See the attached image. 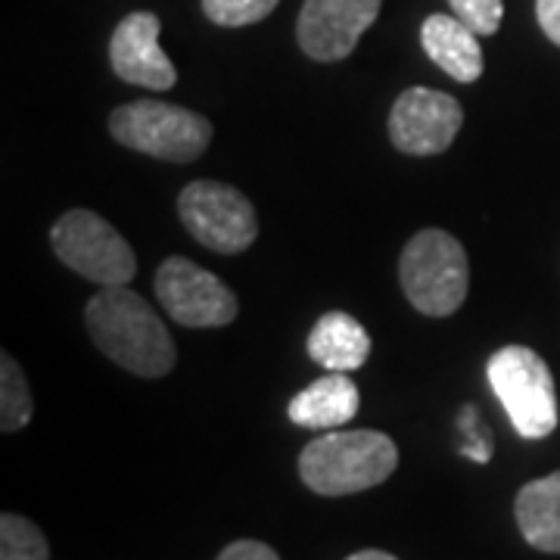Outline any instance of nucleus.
I'll list each match as a JSON object with an SVG mask.
<instances>
[{"label": "nucleus", "mask_w": 560, "mask_h": 560, "mask_svg": "<svg viewBox=\"0 0 560 560\" xmlns=\"http://www.w3.org/2000/svg\"><path fill=\"white\" fill-rule=\"evenodd\" d=\"M84 324L103 355L138 377H165L178 361V346L156 308L128 287H103L88 302Z\"/></svg>", "instance_id": "obj_1"}, {"label": "nucleus", "mask_w": 560, "mask_h": 560, "mask_svg": "<svg viewBox=\"0 0 560 560\" xmlns=\"http://www.w3.org/2000/svg\"><path fill=\"white\" fill-rule=\"evenodd\" d=\"M399 467V448L381 430H330L300 455L302 482L318 495H355L386 482Z\"/></svg>", "instance_id": "obj_2"}, {"label": "nucleus", "mask_w": 560, "mask_h": 560, "mask_svg": "<svg viewBox=\"0 0 560 560\" xmlns=\"http://www.w3.org/2000/svg\"><path fill=\"white\" fill-rule=\"evenodd\" d=\"M399 283L405 300L427 318L455 315L470 287L467 253L448 231L427 228L405 243L399 259Z\"/></svg>", "instance_id": "obj_3"}, {"label": "nucleus", "mask_w": 560, "mask_h": 560, "mask_svg": "<svg viewBox=\"0 0 560 560\" xmlns=\"http://www.w3.org/2000/svg\"><path fill=\"white\" fill-rule=\"evenodd\" d=\"M486 381L523 440H545L558 430V389L539 352L504 346L486 364Z\"/></svg>", "instance_id": "obj_4"}, {"label": "nucleus", "mask_w": 560, "mask_h": 560, "mask_svg": "<svg viewBox=\"0 0 560 560\" xmlns=\"http://www.w3.org/2000/svg\"><path fill=\"white\" fill-rule=\"evenodd\" d=\"M109 131L121 147L165 162H194L212 143V121L162 101H135L113 109Z\"/></svg>", "instance_id": "obj_5"}, {"label": "nucleus", "mask_w": 560, "mask_h": 560, "mask_svg": "<svg viewBox=\"0 0 560 560\" xmlns=\"http://www.w3.org/2000/svg\"><path fill=\"white\" fill-rule=\"evenodd\" d=\"M57 259L81 278L101 287H128L138 275V259L119 231L91 209H69L50 231Z\"/></svg>", "instance_id": "obj_6"}, {"label": "nucleus", "mask_w": 560, "mask_h": 560, "mask_svg": "<svg viewBox=\"0 0 560 560\" xmlns=\"http://www.w3.org/2000/svg\"><path fill=\"white\" fill-rule=\"evenodd\" d=\"M178 219L194 241L219 256H237L259 237L256 206L221 180L187 184L178 197Z\"/></svg>", "instance_id": "obj_7"}, {"label": "nucleus", "mask_w": 560, "mask_h": 560, "mask_svg": "<svg viewBox=\"0 0 560 560\" xmlns=\"http://www.w3.org/2000/svg\"><path fill=\"white\" fill-rule=\"evenodd\" d=\"M156 300L168 312V318L194 330L224 327L241 315V302L224 287V280L184 256H172L160 265Z\"/></svg>", "instance_id": "obj_8"}, {"label": "nucleus", "mask_w": 560, "mask_h": 560, "mask_svg": "<svg viewBox=\"0 0 560 560\" xmlns=\"http://www.w3.org/2000/svg\"><path fill=\"white\" fill-rule=\"evenodd\" d=\"M464 125V109L452 94L433 88H408L393 103L389 140L408 156H436L445 153Z\"/></svg>", "instance_id": "obj_9"}, {"label": "nucleus", "mask_w": 560, "mask_h": 560, "mask_svg": "<svg viewBox=\"0 0 560 560\" xmlns=\"http://www.w3.org/2000/svg\"><path fill=\"white\" fill-rule=\"evenodd\" d=\"M383 0H305L296 22V38L315 62L346 60L361 35L377 22Z\"/></svg>", "instance_id": "obj_10"}, {"label": "nucleus", "mask_w": 560, "mask_h": 560, "mask_svg": "<svg viewBox=\"0 0 560 560\" xmlns=\"http://www.w3.org/2000/svg\"><path fill=\"white\" fill-rule=\"evenodd\" d=\"M160 16L150 10H138L116 25L113 40H109V62L121 81L150 88V91L175 88L178 69L160 47Z\"/></svg>", "instance_id": "obj_11"}, {"label": "nucleus", "mask_w": 560, "mask_h": 560, "mask_svg": "<svg viewBox=\"0 0 560 560\" xmlns=\"http://www.w3.org/2000/svg\"><path fill=\"white\" fill-rule=\"evenodd\" d=\"M359 405L361 396L355 381L340 371H327L290 399L287 415L305 430H337L359 415Z\"/></svg>", "instance_id": "obj_12"}, {"label": "nucleus", "mask_w": 560, "mask_h": 560, "mask_svg": "<svg viewBox=\"0 0 560 560\" xmlns=\"http://www.w3.org/2000/svg\"><path fill=\"white\" fill-rule=\"evenodd\" d=\"M420 44L427 57L460 84H474L482 75L480 35L467 28L458 16H445V13L427 16L420 25Z\"/></svg>", "instance_id": "obj_13"}, {"label": "nucleus", "mask_w": 560, "mask_h": 560, "mask_svg": "<svg viewBox=\"0 0 560 560\" xmlns=\"http://www.w3.org/2000/svg\"><path fill=\"white\" fill-rule=\"evenodd\" d=\"M308 355L324 371L352 374L364 368L371 355V337L361 327V320L352 318L349 312H327L315 320L308 334Z\"/></svg>", "instance_id": "obj_14"}, {"label": "nucleus", "mask_w": 560, "mask_h": 560, "mask_svg": "<svg viewBox=\"0 0 560 560\" xmlns=\"http://www.w3.org/2000/svg\"><path fill=\"white\" fill-rule=\"evenodd\" d=\"M523 539L536 551L560 555V470L523 486L514 501Z\"/></svg>", "instance_id": "obj_15"}, {"label": "nucleus", "mask_w": 560, "mask_h": 560, "mask_svg": "<svg viewBox=\"0 0 560 560\" xmlns=\"http://www.w3.org/2000/svg\"><path fill=\"white\" fill-rule=\"evenodd\" d=\"M35 415V396L22 374L20 361L3 352L0 359V430L20 433Z\"/></svg>", "instance_id": "obj_16"}, {"label": "nucleus", "mask_w": 560, "mask_h": 560, "mask_svg": "<svg viewBox=\"0 0 560 560\" xmlns=\"http://www.w3.org/2000/svg\"><path fill=\"white\" fill-rule=\"evenodd\" d=\"M0 560H50V548L35 523L7 511L0 517Z\"/></svg>", "instance_id": "obj_17"}, {"label": "nucleus", "mask_w": 560, "mask_h": 560, "mask_svg": "<svg viewBox=\"0 0 560 560\" xmlns=\"http://www.w3.org/2000/svg\"><path fill=\"white\" fill-rule=\"evenodd\" d=\"M278 3L280 0H202V13L221 28H243L271 16Z\"/></svg>", "instance_id": "obj_18"}, {"label": "nucleus", "mask_w": 560, "mask_h": 560, "mask_svg": "<svg viewBox=\"0 0 560 560\" xmlns=\"http://www.w3.org/2000/svg\"><path fill=\"white\" fill-rule=\"evenodd\" d=\"M448 7L455 10L467 28H474L480 38H489L501 28V16H504V0H448Z\"/></svg>", "instance_id": "obj_19"}, {"label": "nucleus", "mask_w": 560, "mask_h": 560, "mask_svg": "<svg viewBox=\"0 0 560 560\" xmlns=\"http://www.w3.org/2000/svg\"><path fill=\"white\" fill-rule=\"evenodd\" d=\"M458 423L460 430H464V436H467V442L460 445V455L467 460H474V464H489L492 460V430L482 427L480 418H477V408L467 405L460 411Z\"/></svg>", "instance_id": "obj_20"}, {"label": "nucleus", "mask_w": 560, "mask_h": 560, "mask_svg": "<svg viewBox=\"0 0 560 560\" xmlns=\"http://www.w3.org/2000/svg\"><path fill=\"white\" fill-rule=\"evenodd\" d=\"M215 560H280V558H278V551H275L271 545H265V541L241 539V541H231V545H228Z\"/></svg>", "instance_id": "obj_21"}, {"label": "nucleus", "mask_w": 560, "mask_h": 560, "mask_svg": "<svg viewBox=\"0 0 560 560\" xmlns=\"http://www.w3.org/2000/svg\"><path fill=\"white\" fill-rule=\"evenodd\" d=\"M536 16L548 40L560 47V0H536Z\"/></svg>", "instance_id": "obj_22"}, {"label": "nucleus", "mask_w": 560, "mask_h": 560, "mask_svg": "<svg viewBox=\"0 0 560 560\" xmlns=\"http://www.w3.org/2000/svg\"><path fill=\"white\" fill-rule=\"evenodd\" d=\"M346 560H399L396 555H389V551H377V548H364V551H355V555H349Z\"/></svg>", "instance_id": "obj_23"}]
</instances>
